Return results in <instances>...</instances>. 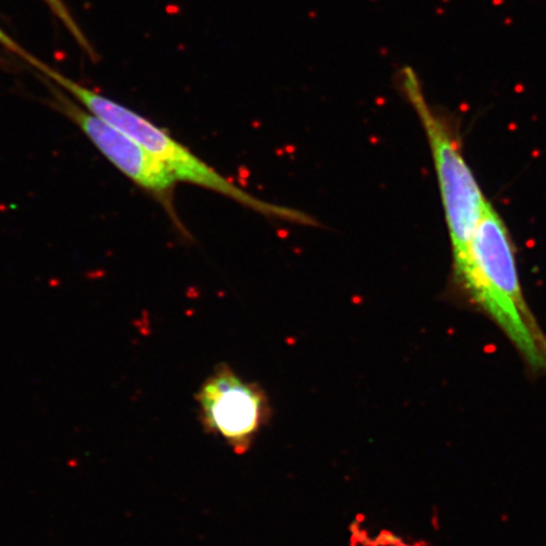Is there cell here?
I'll list each match as a JSON object with an SVG mask.
<instances>
[{
	"label": "cell",
	"instance_id": "1",
	"mask_svg": "<svg viewBox=\"0 0 546 546\" xmlns=\"http://www.w3.org/2000/svg\"><path fill=\"white\" fill-rule=\"evenodd\" d=\"M455 286L506 335L529 371L546 377V335L525 300L513 241L492 204L478 224Z\"/></svg>",
	"mask_w": 546,
	"mask_h": 546
},
{
	"label": "cell",
	"instance_id": "2",
	"mask_svg": "<svg viewBox=\"0 0 546 546\" xmlns=\"http://www.w3.org/2000/svg\"><path fill=\"white\" fill-rule=\"evenodd\" d=\"M397 81L398 89L419 117L431 152L450 238L453 277L456 285L468 264L469 249L478 224L490 203L464 157L455 115L427 101L421 80L414 68L403 67Z\"/></svg>",
	"mask_w": 546,
	"mask_h": 546
},
{
	"label": "cell",
	"instance_id": "3",
	"mask_svg": "<svg viewBox=\"0 0 546 546\" xmlns=\"http://www.w3.org/2000/svg\"><path fill=\"white\" fill-rule=\"evenodd\" d=\"M34 67L47 80L52 81L53 85L71 94L76 100L84 105L85 109L130 137L149 154L156 157L165 166L169 167L177 181H183L215 191L220 195L233 199L243 206L256 210L257 212L267 217L287 220L303 225L316 224L315 220L305 212L269 204L239 188L232 181L227 180L217 171L210 167L206 162L195 156L182 143L172 138L169 132L157 127L151 120L137 114L129 107L118 104L117 101L96 93L93 89L80 85L54 68L47 66L42 61H38Z\"/></svg>",
	"mask_w": 546,
	"mask_h": 546
},
{
	"label": "cell",
	"instance_id": "4",
	"mask_svg": "<svg viewBox=\"0 0 546 546\" xmlns=\"http://www.w3.org/2000/svg\"><path fill=\"white\" fill-rule=\"evenodd\" d=\"M205 432L219 436L235 454H245L268 424L272 410L259 385L220 364L195 395Z\"/></svg>",
	"mask_w": 546,
	"mask_h": 546
},
{
	"label": "cell",
	"instance_id": "5",
	"mask_svg": "<svg viewBox=\"0 0 546 546\" xmlns=\"http://www.w3.org/2000/svg\"><path fill=\"white\" fill-rule=\"evenodd\" d=\"M59 107L72 120L94 146L137 186L151 194L159 201L176 225H180L175 209L172 194L177 178L169 167L149 154L142 146L125 133L89 112L67 98L61 90L52 88Z\"/></svg>",
	"mask_w": 546,
	"mask_h": 546
},
{
	"label": "cell",
	"instance_id": "6",
	"mask_svg": "<svg viewBox=\"0 0 546 546\" xmlns=\"http://www.w3.org/2000/svg\"><path fill=\"white\" fill-rule=\"evenodd\" d=\"M43 2L46 3L47 7L52 10V13L61 20L62 24L66 27V30L71 33L73 39L77 42L78 46H80L86 53L90 54L91 57L95 56V52H94L93 47L89 43L88 38H86L85 34L81 31V28L77 25L75 18L72 17L68 8L65 5L64 0H43Z\"/></svg>",
	"mask_w": 546,
	"mask_h": 546
},
{
	"label": "cell",
	"instance_id": "7",
	"mask_svg": "<svg viewBox=\"0 0 546 546\" xmlns=\"http://www.w3.org/2000/svg\"><path fill=\"white\" fill-rule=\"evenodd\" d=\"M0 44H2L4 48H7L9 52L17 54V56H19L20 59L24 60L25 62L32 65V66H34V65L37 64V61H38V59H36V57H33L32 54L28 53V52L25 51L20 44H18L17 42H15L14 39L9 36V34L5 33L2 28H0Z\"/></svg>",
	"mask_w": 546,
	"mask_h": 546
}]
</instances>
